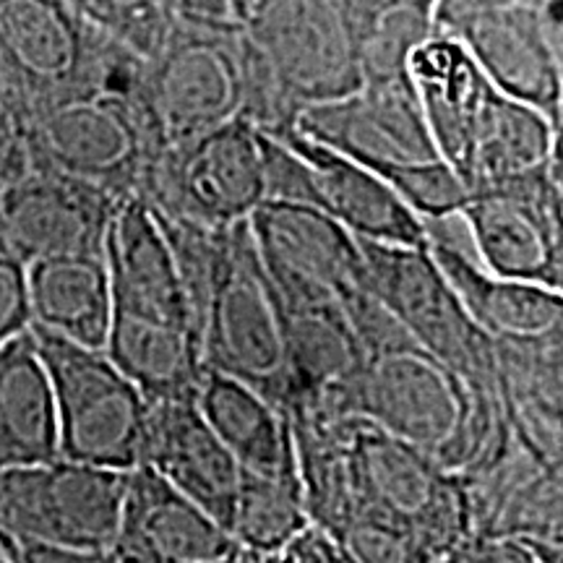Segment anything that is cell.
Instances as JSON below:
<instances>
[{
	"label": "cell",
	"instance_id": "obj_19",
	"mask_svg": "<svg viewBox=\"0 0 563 563\" xmlns=\"http://www.w3.org/2000/svg\"><path fill=\"white\" fill-rule=\"evenodd\" d=\"M139 464L154 470L230 532L241 464L203 420L194 394L146 399Z\"/></svg>",
	"mask_w": 563,
	"mask_h": 563
},
{
	"label": "cell",
	"instance_id": "obj_6",
	"mask_svg": "<svg viewBox=\"0 0 563 563\" xmlns=\"http://www.w3.org/2000/svg\"><path fill=\"white\" fill-rule=\"evenodd\" d=\"M30 332L51 382L58 456L121 473L136 467L146 420V397L139 386L104 350L37 327Z\"/></svg>",
	"mask_w": 563,
	"mask_h": 563
},
{
	"label": "cell",
	"instance_id": "obj_12",
	"mask_svg": "<svg viewBox=\"0 0 563 563\" xmlns=\"http://www.w3.org/2000/svg\"><path fill=\"white\" fill-rule=\"evenodd\" d=\"M473 389L412 342L365 355L361 368L323 412L382 428L439 460L470 410Z\"/></svg>",
	"mask_w": 563,
	"mask_h": 563
},
{
	"label": "cell",
	"instance_id": "obj_32",
	"mask_svg": "<svg viewBox=\"0 0 563 563\" xmlns=\"http://www.w3.org/2000/svg\"><path fill=\"white\" fill-rule=\"evenodd\" d=\"M34 167L32 150L21 125L0 110V199Z\"/></svg>",
	"mask_w": 563,
	"mask_h": 563
},
{
	"label": "cell",
	"instance_id": "obj_5",
	"mask_svg": "<svg viewBox=\"0 0 563 563\" xmlns=\"http://www.w3.org/2000/svg\"><path fill=\"white\" fill-rule=\"evenodd\" d=\"M249 37L175 16L146 58V110L159 150L243 118L249 97Z\"/></svg>",
	"mask_w": 563,
	"mask_h": 563
},
{
	"label": "cell",
	"instance_id": "obj_9",
	"mask_svg": "<svg viewBox=\"0 0 563 563\" xmlns=\"http://www.w3.org/2000/svg\"><path fill=\"white\" fill-rule=\"evenodd\" d=\"M373 292L415 347L439 361L464 384L498 389L493 340L467 313L460 295L426 245L361 241Z\"/></svg>",
	"mask_w": 563,
	"mask_h": 563
},
{
	"label": "cell",
	"instance_id": "obj_26",
	"mask_svg": "<svg viewBox=\"0 0 563 563\" xmlns=\"http://www.w3.org/2000/svg\"><path fill=\"white\" fill-rule=\"evenodd\" d=\"M58 456L53 391L30 329L0 344V473Z\"/></svg>",
	"mask_w": 563,
	"mask_h": 563
},
{
	"label": "cell",
	"instance_id": "obj_35",
	"mask_svg": "<svg viewBox=\"0 0 563 563\" xmlns=\"http://www.w3.org/2000/svg\"><path fill=\"white\" fill-rule=\"evenodd\" d=\"M211 563H256V559H253V555H249V553H243V551H235L232 555H228V559L211 561Z\"/></svg>",
	"mask_w": 563,
	"mask_h": 563
},
{
	"label": "cell",
	"instance_id": "obj_30",
	"mask_svg": "<svg viewBox=\"0 0 563 563\" xmlns=\"http://www.w3.org/2000/svg\"><path fill=\"white\" fill-rule=\"evenodd\" d=\"M30 323L26 264L16 256L0 230V344L24 334Z\"/></svg>",
	"mask_w": 563,
	"mask_h": 563
},
{
	"label": "cell",
	"instance_id": "obj_16",
	"mask_svg": "<svg viewBox=\"0 0 563 563\" xmlns=\"http://www.w3.org/2000/svg\"><path fill=\"white\" fill-rule=\"evenodd\" d=\"M563 5H490L449 26L488 81L563 125Z\"/></svg>",
	"mask_w": 563,
	"mask_h": 563
},
{
	"label": "cell",
	"instance_id": "obj_17",
	"mask_svg": "<svg viewBox=\"0 0 563 563\" xmlns=\"http://www.w3.org/2000/svg\"><path fill=\"white\" fill-rule=\"evenodd\" d=\"M121 199L74 175L34 165L0 199V230L24 264L60 256H102Z\"/></svg>",
	"mask_w": 563,
	"mask_h": 563
},
{
	"label": "cell",
	"instance_id": "obj_10",
	"mask_svg": "<svg viewBox=\"0 0 563 563\" xmlns=\"http://www.w3.org/2000/svg\"><path fill=\"white\" fill-rule=\"evenodd\" d=\"M37 167L74 175L125 199L162 152L154 136L146 95L95 89L47 110L24 125Z\"/></svg>",
	"mask_w": 563,
	"mask_h": 563
},
{
	"label": "cell",
	"instance_id": "obj_1",
	"mask_svg": "<svg viewBox=\"0 0 563 563\" xmlns=\"http://www.w3.org/2000/svg\"><path fill=\"white\" fill-rule=\"evenodd\" d=\"M295 125L389 183L422 222L460 214L467 201L464 183L435 152L407 74L363 81L340 100L311 104Z\"/></svg>",
	"mask_w": 563,
	"mask_h": 563
},
{
	"label": "cell",
	"instance_id": "obj_31",
	"mask_svg": "<svg viewBox=\"0 0 563 563\" xmlns=\"http://www.w3.org/2000/svg\"><path fill=\"white\" fill-rule=\"evenodd\" d=\"M11 563H121L112 548H74L53 543H24V540H5Z\"/></svg>",
	"mask_w": 563,
	"mask_h": 563
},
{
	"label": "cell",
	"instance_id": "obj_13",
	"mask_svg": "<svg viewBox=\"0 0 563 563\" xmlns=\"http://www.w3.org/2000/svg\"><path fill=\"white\" fill-rule=\"evenodd\" d=\"M125 473L74 460L0 473V538L74 548H112Z\"/></svg>",
	"mask_w": 563,
	"mask_h": 563
},
{
	"label": "cell",
	"instance_id": "obj_11",
	"mask_svg": "<svg viewBox=\"0 0 563 563\" xmlns=\"http://www.w3.org/2000/svg\"><path fill=\"white\" fill-rule=\"evenodd\" d=\"M139 199L157 217L207 228L243 222L266 201L264 133L235 118L152 162Z\"/></svg>",
	"mask_w": 563,
	"mask_h": 563
},
{
	"label": "cell",
	"instance_id": "obj_15",
	"mask_svg": "<svg viewBox=\"0 0 563 563\" xmlns=\"http://www.w3.org/2000/svg\"><path fill=\"white\" fill-rule=\"evenodd\" d=\"M245 34L298 115L363 84L342 0H262Z\"/></svg>",
	"mask_w": 563,
	"mask_h": 563
},
{
	"label": "cell",
	"instance_id": "obj_4",
	"mask_svg": "<svg viewBox=\"0 0 563 563\" xmlns=\"http://www.w3.org/2000/svg\"><path fill=\"white\" fill-rule=\"evenodd\" d=\"M264 133V131H262ZM266 201L306 203L332 217L357 241L426 245L428 228L389 183L302 133H264Z\"/></svg>",
	"mask_w": 563,
	"mask_h": 563
},
{
	"label": "cell",
	"instance_id": "obj_23",
	"mask_svg": "<svg viewBox=\"0 0 563 563\" xmlns=\"http://www.w3.org/2000/svg\"><path fill=\"white\" fill-rule=\"evenodd\" d=\"M493 350L514 435L543 467L563 473V329L530 340H498Z\"/></svg>",
	"mask_w": 563,
	"mask_h": 563
},
{
	"label": "cell",
	"instance_id": "obj_28",
	"mask_svg": "<svg viewBox=\"0 0 563 563\" xmlns=\"http://www.w3.org/2000/svg\"><path fill=\"white\" fill-rule=\"evenodd\" d=\"M70 5L89 24L131 45L144 58L157 51L175 21L170 0H70Z\"/></svg>",
	"mask_w": 563,
	"mask_h": 563
},
{
	"label": "cell",
	"instance_id": "obj_3",
	"mask_svg": "<svg viewBox=\"0 0 563 563\" xmlns=\"http://www.w3.org/2000/svg\"><path fill=\"white\" fill-rule=\"evenodd\" d=\"M196 334L203 368L251 384L287 410L290 368L285 316L249 220L222 230L214 266L196 308Z\"/></svg>",
	"mask_w": 563,
	"mask_h": 563
},
{
	"label": "cell",
	"instance_id": "obj_36",
	"mask_svg": "<svg viewBox=\"0 0 563 563\" xmlns=\"http://www.w3.org/2000/svg\"><path fill=\"white\" fill-rule=\"evenodd\" d=\"M0 563H11V561H9V551H5L3 538H0Z\"/></svg>",
	"mask_w": 563,
	"mask_h": 563
},
{
	"label": "cell",
	"instance_id": "obj_8",
	"mask_svg": "<svg viewBox=\"0 0 563 563\" xmlns=\"http://www.w3.org/2000/svg\"><path fill=\"white\" fill-rule=\"evenodd\" d=\"M344 435L355 517L378 514L407 527L435 559L467 538L470 501L460 475L449 473L433 454L365 420L347 418Z\"/></svg>",
	"mask_w": 563,
	"mask_h": 563
},
{
	"label": "cell",
	"instance_id": "obj_34",
	"mask_svg": "<svg viewBox=\"0 0 563 563\" xmlns=\"http://www.w3.org/2000/svg\"><path fill=\"white\" fill-rule=\"evenodd\" d=\"M433 563H498L496 548H493L490 538H481V534H467L446 553H441Z\"/></svg>",
	"mask_w": 563,
	"mask_h": 563
},
{
	"label": "cell",
	"instance_id": "obj_14",
	"mask_svg": "<svg viewBox=\"0 0 563 563\" xmlns=\"http://www.w3.org/2000/svg\"><path fill=\"white\" fill-rule=\"evenodd\" d=\"M561 214V167L481 188L460 209L483 269L563 292Z\"/></svg>",
	"mask_w": 563,
	"mask_h": 563
},
{
	"label": "cell",
	"instance_id": "obj_7",
	"mask_svg": "<svg viewBox=\"0 0 563 563\" xmlns=\"http://www.w3.org/2000/svg\"><path fill=\"white\" fill-rule=\"evenodd\" d=\"M100 42L70 0H0V110L24 129L89 95Z\"/></svg>",
	"mask_w": 563,
	"mask_h": 563
},
{
	"label": "cell",
	"instance_id": "obj_27",
	"mask_svg": "<svg viewBox=\"0 0 563 563\" xmlns=\"http://www.w3.org/2000/svg\"><path fill=\"white\" fill-rule=\"evenodd\" d=\"M311 527L298 470L274 475H241L230 534L238 551L264 559L290 545Z\"/></svg>",
	"mask_w": 563,
	"mask_h": 563
},
{
	"label": "cell",
	"instance_id": "obj_18",
	"mask_svg": "<svg viewBox=\"0 0 563 563\" xmlns=\"http://www.w3.org/2000/svg\"><path fill=\"white\" fill-rule=\"evenodd\" d=\"M102 258L110 277V319L175 329L199 340L170 243L139 196H125L112 211Z\"/></svg>",
	"mask_w": 563,
	"mask_h": 563
},
{
	"label": "cell",
	"instance_id": "obj_24",
	"mask_svg": "<svg viewBox=\"0 0 563 563\" xmlns=\"http://www.w3.org/2000/svg\"><path fill=\"white\" fill-rule=\"evenodd\" d=\"M194 397L211 431L241 464V473L274 475L298 470L290 415L264 391L203 368Z\"/></svg>",
	"mask_w": 563,
	"mask_h": 563
},
{
	"label": "cell",
	"instance_id": "obj_20",
	"mask_svg": "<svg viewBox=\"0 0 563 563\" xmlns=\"http://www.w3.org/2000/svg\"><path fill=\"white\" fill-rule=\"evenodd\" d=\"M238 551L232 534L207 509L136 464L125 488L112 553L121 563H211Z\"/></svg>",
	"mask_w": 563,
	"mask_h": 563
},
{
	"label": "cell",
	"instance_id": "obj_33",
	"mask_svg": "<svg viewBox=\"0 0 563 563\" xmlns=\"http://www.w3.org/2000/svg\"><path fill=\"white\" fill-rule=\"evenodd\" d=\"M563 5V0H435L433 32H449V26L464 13L490 5Z\"/></svg>",
	"mask_w": 563,
	"mask_h": 563
},
{
	"label": "cell",
	"instance_id": "obj_22",
	"mask_svg": "<svg viewBox=\"0 0 563 563\" xmlns=\"http://www.w3.org/2000/svg\"><path fill=\"white\" fill-rule=\"evenodd\" d=\"M428 251L452 282L473 321L498 340H530L563 329V292L532 282L506 279L483 269L467 249L449 238L441 220L426 222Z\"/></svg>",
	"mask_w": 563,
	"mask_h": 563
},
{
	"label": "cell",
	"instance_id": "obj_2",
	"mask_svg": "<svg viewBox=\"0 0 563 563\" xmlns=\"http://www.w3.org/2000/svg\"><path fill=\"white\" fill-rule=\"evenodd\" d=\"M249 222L282 306L342 308L368 355L410 342L373 292L361 241L340 222L292 201H264Z\"/></svg>",
	"mask_w": 563,
	"mask_h": 563
},
{
	"label": "cell",
	"instance_id": "obj_25",
	"mask_svg": "<svg viewBox=\"0 0 563 563\" xmlns=\"http://www.w3.org/2000/svg\"><path fill=\"white\" fill-rule=\"evenodd\" d=\"M30 327L104 350L112 295L102 256H60L26 264Z\"/></svg>",
	"mask_w": 563,
	"mask_h": 563
},
{
	"label": "cell",
	"instance_id": "obj_21",
	"mask_svg": "<svg viewBox=\"0 0 563 563\" xmlns=\"http://www.w3.org/2000/svg\"><path fill=\"white\" fill-rule=\"evenodd\" d=\"M405 74L426 118L435 152L464 183L475 136L488 115L496 89L454 34L433 32L415 45Z\"/></svg>",
	"mask_w": 563,
	"mask_h": 563
},
{
	"label": "cell",
	"instance_id": "obj_29",
	"mask_svg": "<svg viewBox=\"0 0 563 563\" xmlns=\"http://www.w3.org/2000/svg\"><path fill=\"white\" fill-rule=\"evenodd\" d=\"M352 563H433L435 555L407 527L378 517L357 514L332 538Z\"/></svg>",
	"mask_w": 563,
	"mask_h": 563
}]
</instances>
